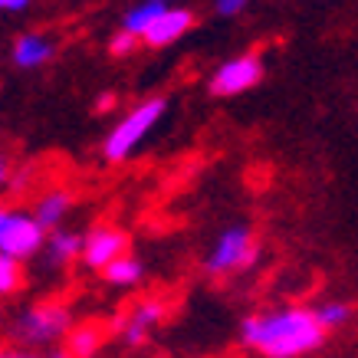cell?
Here are the masks:
<instances>
[{
	"label": "cell",
	"instance_id": "cell-22",
	"mask_svg": "<svg viewBox=\"0 0 358 358\" xmlns=\"http://www.w3.org/2000/svg\"><path fill=\"white\" fill-rule=\"evenodd\" d=\"M33 0H0V13H20L27 10Z\"/></svg>",
	"mask_w": 358,
	"mask_h": 358
},
{
	"label": "cell",
	"instance_id": "cell-23",
	"mask_svg": "<svg viewBox=\"0 0 358 358\" xmlns=\"http://www.w3.org/2000/svg\"><path fill=\"white\" fill-rule=\"evenodd\" d=\"M112 106H115V96H112V92H102L96 102V112H109Z\"/></svg>",
	"mask_w": 358,
	"mask_h": 358
},
{
	"label": "cell",
	"instance_id": "cell-9",
	"mask_svg": "<svg viewBox=\"0 0 358 358\" xmlns=\"http://www.w3.org/2000/svg\"><path fill=\"white\" fill-rule=\"evenodd\" d=\"M191 27H194V13L187 10V7H171V10H164L162 17L155 20V27L145 33L141 40L148 46H155V50H162V46L178 43Z\"/></svg>",
	"mask_w": 358,
	"mask_h": 358
},
{
	"label": "cell",
	"instance_id": "cell-20",
	"mask_svg": "<svg viewBox=\"0 0 358 358\" xmlns=\"http://www.w3.org/2000/svg\"><path fill=\"white\" fill-rule=\"evenodd\" d=\"M0 358H40V355L23 345H0Z\"/></svg>",
	"mask_w": 358,
	"mask_h": 358
},
{
	"label": "cell",
	"instance_id": "cell-4",
	"mask_svg": "<svg viewBox=\"0 0 358 358\" xmlns=\"http://www.w3.org/2000/svg\"><path fill=\"white\" fill-rule=\"evenodd\" d=\"M260 257V243L257 234L247 224H234L214 240L210 253L204 257V273L207 276H230V273L250 270Z\"/></svg>",
	"mask_w": 358,
	"mask_h": 358
},
{
	"label": "cell",
	"instance_id": "cell-1",
	"mask_svg": "<svg viewBox=\"0 0 358 358\" xmlns=\"http://www.w3.org/2000/svg\"><path fill=\"white\" fill-rule=\"evenodd\" d=\"M326 329L315 315V306H280L253 313L240 322L243 348L263 358H303L326 342Z\"/></svg>",
	"mask_w": 358,
	"mask_h": 358
},
{
	"label": "cell",
	"instance_id": "cell-19",
	"mask_svg": "<svg viewBox=\"0 0 358 358\" xmlns=\"http://www.w3.org/2000/svg\"><path fill=\"white\" fill-rule=\"evenodd\" d=\"M247 3H250V0H217L214 7H217L220 17H237V13L247 10Z\"/></svg>",
	"mask_w": 358,
	"mask_h": 358
},
{
	"label": "cell",
	"instance_id": "cell-14",
	"mask_svg": "<svg viewBox=\"0 0 358 358\" xmlns=\"http://www.w3.org/2000/svg\"><path fill=\"white\" fill-rule=\"evenodd\" d=\"M164 10H171V7H164V3H155V0H141V3H135L125 17H122V30L131 33V36H145V33L155 27V20L162 17Z\"/></svg>",
	"mask_w": 358,
	"mask_h": 358
},
{
	"label": "cell",
	"instance_id": "cell-25",
	"mask_svg": "<svg viewBox=\"0 0 358 358\" xmlns=\"http://www.w3.org/2000/svg\"><path fill=\"white\" fill-rule=\"evenodd\" d=\"M155 3H164V7H174V0H155Z\"/></svg>",
	"mask_w": 358,
	"mask_h": 358
},
{
	"label": "cell",
	"instance_id": "cell-8",
	"mask_svg": "<svg viewBox=\"0 0 358 358\" xmlns=\"http://www.w3.org/2000/svg\"><path fill=\"white\" fill-rule=\"evenodd\" d=\"M125 253H129V234L112 224H96L89 234H83V263L89 270L106 273Z\"/></svg>",
	"mask_w": 358,
	"mask_h": 358
},
{
	"label": "cell",
	"instance_id": "cell-7",
	"mask_svg": "<svg viewBox=\"0 0 358 358\" xmlns=\"http://www.w3.org/2000/svg\"><path fill=\"white\" fill-rule=\"evenodd\" d=\"M260 79H263V56L243 53V56L227 59V63H220L217 69L210 73L207 89H210L217 99H230V96H240V92L253 89Z\"/></svg>",
	"mask_w": 358,
	"mask_h": 358
},
{
	"label": "cell",
	"instance_id": "cell-6",
	"mask_svg": "<svg viewBox=\"0 0 358 358\" xmlns=\"http://www.w3.org/2000/svg\"><path fill=\"white\" fill-rule=\"evenodd\" d=\"M164 315H168V306L162 299H138V303L131 306L129 313L115 315V322H112V332L122 338V345L129 348H145L148 345V338L155 336V329L164 322Z\"/></svg>",
	"mask_w": 358,
	"mask_h": 358
},
{
	"label": "cell",
	"instance_id": "cell-18",
	"mask_svg": "<svg viewBox=\"0 0 358 358\" xmlns=\"http://www.w3.org/2000/svg\"><path fill=\"white\" fill-rule=\"evenodd\" d=\"M135 46H138V36H131V33L119 30L109 40V53L112 56H129V53H135Z\"/></svg>",
	"mask_w": 358,
	"mask_h": 358
},
{
	"label": "cell",
	"instance_id": "cell-3",
	"mask_svg": "<svg viewBox=\"0 0 358 358\" xmlns=\"http://www.w3.org/2000/svg\"><path fill=\"white\" fill-rule=\"evenodd\" d=\"M164 112H168V102H164L162 96H152V99H145V102H138V106H135L129 115H122L119 125L106 135V141H102V158H106V162H125V158H131V155L138 152L141 141L155 131V125L164 119Z\"/></svg>",
	"mask_w": 358,
	"mask_h": 358
},
{
	"label": "cell",
	"instance_id": "cell-12",
	"mask_svg": "<svg viewBox=\"0 0 358 358\" xmlns=\"http://www.w3.org/2000/svg\"><path fill=\"white\" fill-rule=\"evenodd\" d=\"M56 53V43L43 33H23L13 40V63L20 66V69H40L43 63H50Z\"/></svg>",
	"mask_w": 358,
	"mask_h": 358
},
{
	"label": "cell",
	"instance_id": "cell-11",
	"mask_svg": "<svg viewBox=\"0 0 358 358\" xmlns=\"http://www.w3.org/2000/svg\"><path fill=\"white\" fill-rule=\"evenodd\" d=\"M43 257H46V263H50L53 270H63V266H69V263L83 260V234L66 230V227L46 234Z\"/></svg>",
	"mask_w": 358,
	"mask_h": 358
},
{
	"label": "cell",
	"instance_id": "cell-17",
	"mask_svg": "<svg viewBox=\"0 0 358 358\" xmlns=\"http://www.w3.org/2000/svg\"><path fill=\"white\" fill-rule=\"evenodd\" d=\"M20 289H23V263L0 253V299L20 293Z\"/></svg>",
	"mask_w": 358,
	"mask_h": 358
},
{
	"label": "cell",
	"instance_id": "cell-5",
	"mask_svg": "<svg viewBox=\"0 0 358 358\" xmlns=\"http://www.w3.org/2000/svg\"><path fill=\"white\" fill-rule=\"evenodd\" d=\"M46 243V230L36 224L30 210L0 204V253L10 260H30Z\"/></svg>",
	"mask_w": 358,
	"mask_h": 358
},
{
	"label": "cell",
	"instance_id": "cell-21",
	"mask_svg": "<svg viewBox=\"0 0 358 358\" xmlns=\"http://www.w3.org/2000/svg\"><path fill=\"white\" fill-rule=\"evenodd\" d=\"M13 181V164H10V158L0 152V187H7Z\"/></svg>",
	"mask_w": 358,
	"mask_h": 358
},
{
	"label": "cell",
	"instance_id": "cell-16",
	"mask_svg": "<svg viewBox=\"0 0 358 358\" xmlns=\"http://www.w3.org/2000/svg\"><path fill=\"white\" fill-rule=\"evenodd\" d=\"M315 315H319V322H322V329H326V332H336V329H342V326H348V322H352L355 309H352V303L329 299V303L315 306Z\"/></svg>",
	"mask_w": 358,
	"mask_h": 358
},
{
	"label": "cell",
	"instance_id": "cell-13",
	"mask_svg": "<svg viewBox=\"0 0 358 358\" xmlns=\"http://www.w3.org/2000/svg\"><path fill=\"white\" fill-rule=\"evenodd\" d=\"M102 338H106L102 326H96V322H79V326L66 336L63 348L73 358H96L99 348H102Z\"/></svg>",
	"mask_w": 358,
	"mask_h": 358
},
{
	"label": "cell",
	"instance_id": "cell-2",
	"mask_svg": "<svg viewBox=\"0 0 358 358\" xmlns=\"http://www.w3.org/2000/svg\"><path fill=\"white\" fill-rule=\"evenodd\" d=\"M76 329L73 322V309L59 299H43V303L27 306L10 326V336L17 345L23 348H40V345H56L59 338H66Z\"/></svg>",
	"mask_w": 358,
	"mask_h": 358
},
{
	"label": "cell",
	"instance_id": "cell-15",
	"mask_svg": "<svg viewBox=\"0 0 358 358\" xmlns=\"http://www.w3.org/2000/svg\"><path fill=\"white\" fill-rule=\"evenodd\" d=\"M102 276H106V282L115 286V289H131V286H138V282L145 280V263H141L138 257H129V253H125V257L112 263Z\"/></svg>",
	"mask_w": 358,
	"mask_h": 358
},
{
	"label": "cell",
	"instance_id": "cell-24",
	"mask_svg": "<svg viewBox=\"0 0 358 358\" xmlns=\"http://www.w3.org/2000/svg\"><path fill=\"white\" fill-rule=\"evenodd\" d=\"M46 358H73V355H69L66 348H50V352H46Z\"/></svg>",
	"mask_w": 358,
	"mask_h": 358
},
{
	"label": "cell",
	"instance_id": "cell-10",
	"mask_svg": "<svg viewBox=\"0 0 358 358\" xmlns=\"http://www.w3.org/2000/svg\"><path fill=\"white\" fill-rule=\"evenodd\" d=\"M73 191H66V187H53V191H43V194L36 197V204H33V217L36 224L46 230V234H53V230L63 227V220L69 217V210H73Z\"/></svg>",
	"mask_w": 358,
	"mask_h": 358
}]
</instances>
